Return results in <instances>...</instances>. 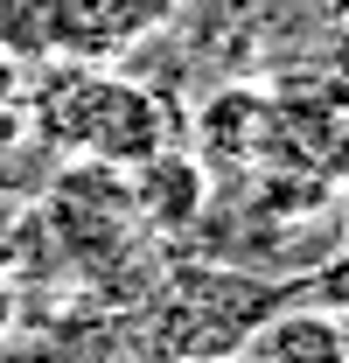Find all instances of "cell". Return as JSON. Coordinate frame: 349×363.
<instances>
[{"label":"cell","mask_w":349,"mask_h":363,"mask_svg":"<svg viewBox=\"0 0 349 363\" xmlns=\"http://www.w3.org/2000/svg\"><path fill=\"white\" fill-rule=\"evenodd\" d=\"M231 363H259V357H252V350H245V357H231Z\"/></svg>","instance_id":"cell-12"},{"label":"cell","mask_w":349,"mask_h":363,"mask_svg":"<svg viewBox=\"0 0 349 363\" xmlns=\"http://www.w3.org/2000/svg\"><path fill=\"white\" fill-rule=\"evenodd\" d=\"M0 56L7 63H63V0H0Z\"/></svg>","instance_id":"cell-4"},{"label":"cell","mask_w":349,"mask_h":363,"mask_svg":"<svg viewBox=\"0 0 349 363\" xmlns=\"http://www.w3.org/2000/svg\"><path fill=\"white\" fill-rule=\"evenodd\" d=\"M252 357L259 363H343L336 315H321V308H279V315L259 321Z\"/></svg>","instance_id":"cell-3"},{"label":"cell","mask_w":349,"mask_h":363,"mask_svg":"<svg viewBox=\"0 0 349 363\" xmlns=\"http://www.w3.org/2000/svg\"><path fill=\"white\" fill-rule=\"evenodd\" d=\"M161 363H210V357H161Z\"/></svg>","instance_id":"cell-11"},{"label":"cell","mask_w":349,"mask_h":363,"mask_svg":"<svg viewBox=\"0 0 349 363\" xmlns=\"http://www.w3.org/2000/svg\"><path fill=\"white\" fill-rule=\"evenodd\" d=\"M336 238H343V252H349V182L336 189Z\"/></svg>","instance_id":"cell-8"},{"label":"cell","mask_w":349,"mask_h":363,"mask_svg":"<svg viewBox=\"0 0 349 363\" xmlns=\"http://www.w3.org/2000/svg\"><path fill=\"white\" fill-rule=\"evenodd\" d=\"M314 301L307 308H321V315H349V252L343 259H328V266H314Z\"/></svg>","instance_id":"cell-6"},{"label":"cell","mask_w":349,"mask_h":363,"mask_svg":"<svg viewBox=\"0 0 349 363\" xmlns=\"http://www.w3.org/2000/svg\"><path fill=\"white\" fill-rule=\"evenodd\" d=\"M314 7H321V21H343L349 14V0H314Z\"/></svg>","instance_id":"cell-9"},{"label":"cell","mask_w":349,"mask_h":363,"mask_svg":"<svg viewBox=\"0 0 349 363\" xmlns=\"http://www.w3.org/2000/svg\"><path fill=\"white\" fill-rule=\"evenodd\" d=\"M182 0H63V63L112 70L119 56L174 28Z\"/></svg>","instance_id":"cell-1"},{"label":"cell","mask_w":349,"mask_h":363,"mask_svg":"<svg viewBox=\"0 0 349 363\" xmlns=\"http://www.w3.org/2000/svg\"><path fill=\"white\" fill-rule=\"evenodd\" d=\"M133 196H140V217L161 230H182L203 217V203H210V182H203V168L189 161V154H154V161H140L133 168Z\"/></svg>","instance_id":"cell-2"},{"label":"cell","mask_w":349,"mask_h":363,"mask_svg":"<svg viewBox=\"0 0 349 363\" xmlns=\"http://www.w3.org/2000/svg\"><path fill=\"white\" fill-rule=\"evenodd\" d=\"M314 91L328 98V105H343L349 112V14L343 21H328V35H321V49H314Z\"/></svg>","instance_id":"cell-5"},{"label":"cell","mask_w":349,"mask_h":363,"mask_svg":"<svg viewBox=\"0 0 349 363\" xmlns=\"http://www.w3.org/2000/svg\"><path fill=\"white\" fill-rule=\"evenodd\" d=\"M336 335H343V363H349V315H336Z\"/></svg>","instance_id":"cell-10"},{"label":"cell","mask_w":349,"mask_h":363,"mask_svg":"<svg viewBox=\"0 0 349 363\" xmlns=\"http://www.w3.org/2000/svg\"><path fill=\"white\" fill-rule=\"evenodd\" d=\"M14 98H21V63H7V56H0V119L14 112Z\"/></svg>","instance_id":"cell-7"}]
</instances>
